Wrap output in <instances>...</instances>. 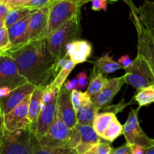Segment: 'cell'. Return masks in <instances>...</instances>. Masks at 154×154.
I'll return each mask as SVG.
<instances>
[{"label": "cell", "instance_id": "60d3db41", "mask_svg": "<svg viewBox=\"0 0 154 154\" xmlns=\"http://www.w3.org/2000/svg\"><path fill=\"white\" fill-rule=\"evenodd\" d=\"M65 88L67 89L69 91L72 92V91L76 89V86H77V79H74L72 80H66L65 82L64 85H63Z\"/></svg>", "mask_w": 154, "mask_h": 154}, {"label": "cell", "instance_id": "5bb4252c", "mask_svg": "<svg viewBox=\"0 0 154 154\" xmlns=\"http://www.w3.org/2000/svg\"><path fill=\"white\" fill-rule=\"evenodd\" d=\"M57 110L69 128H75L77 126L78 119L76 112L74 109L71 100V92L69 91L64 86H63L59 91L57 98Z\"/></svg>", "mask_w": 154, "mask_h": 154}, {"label": "cell", "instance_id": "7dc6e473", "mask_svg": "<svg viewBox=\"0 0 154 154\" xmlns=\"http://www.w3.org/2000/svg\"><path fill=\"white\" fill-rule=\"evenodd\" d=\"M0 2H1V3H3V4L7 5V3H8V0H0Z\"/></svg>", "mask_w": 154, "mask_h": 154}, {"label": "cell", "instance_id": "484cf974", "mask_svg": "<svg viewBox=\"0 0 154 154\" xmlns=\"http://www.w3.org/2000/svg\"><path fill=\"white\" fill-rule=\"evenodd\" d=\"M75 66H76V64L70 58L67 59L65 64L60 69V72H58L55 79L51 84V85L55 88L60 90L61 88L63 86V85H64L65 82L67 79L68 76L72 72V71L73 70Z\"/></svg>", "mask_w": 154, "mask_h": 154}, {"label": "cell", "instance_id": "bcb514c9", "mask_svg": "<svg viewBox=\"0 0 154 154\" xmlns=\"http://www.w3.org/2000/svg\"><path fill=\"white\" fill-rule=\"evenodd\" d=\"M145 154H154V144L149 148L146 149Z\"/></svg>", "mask_w": 154, "mask_h": 154}, {"label": "cell", "instance_id": "83f0119b", "mask_svg": "<svg viewBox=\"0 0 154 154\" xmlns=\"http://www.w3.org/2000/svg\"><path fill=\"white\" fill-rule=\"evenodd\" d=\"M123 131V125L120 123L117 119V117H114L112 122L108 127L106 131L102 136V138L107 141L112 143L118 137H120Z\"/></svg>", "mask_w": 154, "mask_h": 154}, {"label": "cell", "instance_id": "e0dca14e", "mask_svg": "<svg viewBox=\"0 0 154 154\" xmlns=\"http://www.w3.org/2000/svg\"><path fill=\"white\" fill-rule=\"evenodd\" d=\"M93 51L91 43L87 40L78 39L66 45V52L69 58L75 63L87 61Z\"/></svg>", "mask_w": 154, "mask_h": 154}, {"label": "cell", "instance_id": "f35d334b", "mask_svg": "<svg viewBox=\"0 0 154 154\" xmlns=\"http://www.w3.org/2000/svg\"><path fill=\"white\" fill-rule=\"evenodd\" d=\"M10 10L11 8L7 5L0 2V21H5V19Z\"/></svg>", "mask_w": 154, "mask_h": 154}, {"label": "cell", "instance_id": "b9f144b4", "mask_svg": "<svg viewBox=\"0 0 154 154\" xmlns=\"http://www.w3.org/2000/svg\"><path fill=\"white\" fill-rule=\"evenodd\" d=\"M4 130H5L4 113H3L1 103H0V140H1L2 137L3 133H4Z\"/></svg>", "mask_w": 154, "mask_h": 154}, {"label": "cell", "instance_id": "f1b7e54d", "mask_svg": "<svg viewBox=\"0 0 154 154\" xmlns=\"http://www.w3.org/2000/svg\"><path fill=\"white\" fill-rule=\"evenodd\" d=\"M71 100L75 112H78L81 107L92 102V97L87 91L83 92L81 91L75 90L71 92Z\"/></svg>", "mask_w": 154, "mask_h": 154}, {"label": "cell", "instance_id": "4316f807", "mask_svg": "<svg viewBox=\"0 0 154 154\" xmlns=\"http://www.w3.org/2000/svg\"><path fill=\"white\" fill-rule=\"evenodd\" d=\"M133 99L138 104V107H144L154 103V85L138 89Z\"/></svg>", "mask_w": 154, "mask_h": 154}, {"label": "cell", "instance_id": "836d02e7", "mask_svg": "<svg viewBox=\"0 0 154 154\" xmlns=\"http://www.w3.org/2000/svg\"><path fill=\"white\" fill-rule=\"evenodd\" d=\"M132 101H130V102L126 103L125 102L124 99L122 100L119 104H115V105H111V106H108V107H105V108L102 109V110L106 112H109V113H112L116 115V113H119V112H122L123 110V109L126 107V106L129 105L130 104H132Z\"/></svg>", "mask_w": 154, "mask_h": 154}, {"label": "cell", "instance_id": "4fadbf2b", "mask_svg": "<svg viewBox=\"0 0 154 154\" xmlns=\"http://www.w3.org/2000/svg\"><path fill=\"white\" fill-rule=\"evenodd\" d=\"M102 139L96 132L93 125H77L75 149L78 154H85L102 142Z\"/></svg>", "mask_w": 154, "mask_h": 154}, {"label": "cell", "instance_id": "52a82bcc", "mask_svg": "<svg viewBox=\"0 0 154 154\" xmlns=\"http://www.w3.org/2000/svg\"><path fill=\"white\" fill-rule=\"evenodd\" d=\"M126 70L128 84L138 89L154 85V75L148 60L143 55L137 54L136 57Z\"/></svg>", "mask_w": 154, "mask_h": 154}, {"label": "cell", "instance_id": "ba28073f", "mask_svg": "<svg viewBox=\"0 0 154 154\" xmlns=\"http://www.w3.org/2000/svg\"><path fill=\"white\" fill-rule=\"evenodd\" d=\"M138 109H132L129 112L127 120L123 125V134L126 139V143L130 146H141L144 149H147L154 144V139L150 138L146 134L144 130L140 126L138 121Z\"/></svg>", "mask_w": 154, "mask_h": 154}, {"label": "cell", "instance_id": "f907efd6", "mask_svg": "<svg viewBox=\"0 0 154 154\" xmlns=\"http://www.w3.org/2000/svg\"></svg>", "mask_w": 154, "mask_h": 154}, {"label": "cell", "instance_id": "7402d4cb", "mask_svg": "<svg viewBox=\"0 0 154 154\" xmlns=\"http://www.w3.org/2000/svg\"><path fill=\"white\" fill-rule=\"evenodd\" d=\"M99 111L93 101L90 104L81 107L76 113L78 125H93L95 117Z\"/></svg>", "mask_w": 154, "mask_h": 154}, {"label": "cell", "instance_id": "30bf717a", "mask_svg": "<svg viewBox=\"0 0 154 154\" xmlns=\"http://www.w3.org/2000/svg\"><path fill=\"white\" fill-rule=\"evenodd\" d=\"M31 95L27 96L20 104L10 113L4 115L5 128L8 131L30 128L31 122L29 119V105Z\"/></svg>", "mask_w": 154, "mask_h": 154}, {"label": "cell", "instance_id": "2e32d148", "mask_svg": "<svg viewBox=\"0 0 154 154\" xmlns=\"http://www.w3.org/2000/svg\"><path fill=\"white\" fill-rule=\"evenodd\" d=\"M34 12L28 14L25 18L21 19L20 21L17 22L16 24H14L8 29V30L11 44V48L10 49L18 48V47L22 46V45H25V44L29 42V24L32 15Z\"/></svg>", "mask_w": 154, "mask_h": 154}, {"label": "cell", "instance_id": "6da1fadb", "mask_svg": "<svg viewBox=\"0 0 154 154\" xmlns=\"http://www.w3.org/2000/svg\"><path fill=\"white\" fill-rule=\"evenodd\" d=\"M2 54L12 57L20 75L38 88L51 85L61 69L60 60L50 51L47 38H40Z\"/></svg>", "mask_w": 154, "mask_h": 154}, {"label": "cell", "instance_id": "d590c367", "mask_svg": "<svg viewBox=\"0 0 154 154\" xmlns=\"http://www.w3.org/2000/svg\"><path fill=\"white\" fill-rule=\"evenodd\" d=\"M110 0H92V9L96 11L107 10L108 2Z\"/></svg>", "mask_w": 154, "mask_h": 154}, {"label": "cell", "instance_id": "ac0fdd59", "mask_svg": "<svg viewBox=\"0 0 154 154\" xmlns=\"http://www.w3.org/2000/svg\"><path fill=\"white\" fill-rule=\"evenodd\" d=\"M49 6L35 11L32 15L28 28L29 42L37 40L41 37L48 21Z\"/></svg>", "mask_w": 154, "mask_h": 154}, {"label": "cell", "instance_id": "8992f818", "mask_svg": "<svg viewBox=\"0 0 154 154\" xmlns=\"http://www.w3.org/2000/svg\"><path fill=\"white\" fill-rule=\"evenodd\" d=\"M43 106L35 125L32 131L38 138L45 135L50 129L55 119L57 111V98L60 90L53 87L51 85L44 88Z\"/></svg>", "mask_w": 154, "mask_h": 154}, {"label": "cell", "instance_id": "5b68a950", "mask_svg": "<svg viewBox=\"0 0 154 154\" xmlns=\"http://www.w3.org/2000/svg\"><path fill=\"white\" fill-rule=\"evenodd\" d=\"M0 154H32L31 128L15 131L5 128L0 140Z\"/></svg>", "mask_w": 154, "mask_h": 154}, {"label": "cell", "instance_id": "7a4b0ae2", "mask_svg": "<svg viewBox=\"0 0 154 154\" xmlns=\"http://www.w3.org/2000/svg\"><path fill=\"white\" fill-rule=\"evenodd\" d=\"M81 12L74 15L66 24L47 38L50 51L60 60L67 56L66 45L81 36Z\"/></svg>", "mask_w": 154, "mask_h": 154}, {"label": "cell", "instance_id": "d4e9b609", "mask_svg": "<svg viewBox=\"0 0 154 154\" xmlns=\"http://www.w3.org/2000/svg\"><path fill=\"white\" fill-rule=\"evenodd\" d=\"M107 80H108V79L105 78L102 72L93 68L91 77H90V84L87 88V91L90 94L92 98L96 96L103 88Z\"/></svg>", "mask_w": 154, "mask_h": 154}, {"label": "cell", "instance_id": "9c48e42d", "mask_svg": "<svg viewBox=\"0 0 154 154\" xmlns=\"http://www.w3.org/2000/svg\"><path fill=\"white\" fill-rule=\"evenodd\" d=\"M26 83L28 82L20 75L13 58L0 54V88H7L12 91Z\"/></svg>", "mask_w": 154, "mask_h": 154}, {"label": "cell", "instance_id": "f546056e", "mask_svg": "<svg viewBox=\"0 0 154 154\" xmlns=\"http://www.w3.org/2000/svg\"><path fill=\"white\" fill-rule=\"evenodd\" d=\"M35 11H31L28 10V9L24 8H12L9 11L8 14L6 16L5 19V25L6 26L8 29L9 27H11L17 22L20 21L26 16H27L29 14L32 13V12Z\"/></svg>", "mask_w": 154, "mask_h": 154}, {"label": "cell", "instance_id": "ffe728a7", "mask_svg": "<svg viewBox=\"0 0 154 154\" xmlns=\"http://www.w3.org/2000/svg\"><path fill=\"white\" fill-rule=\"evenodd\" d=\"M44 96H45L44 88L36 87L31 95L29 105V119L31 122V126H30L31 129H32L35 125L39 114L42 111Z\"/></svg>", "mask_w": 154, "mask_h": 154}, {"label": "cell", "instance_id": "ee69618b", "mask_svg": "<svg viewBox=\"0 0 154 154\" xmlns=\"http://www.w3.org/2000/svg\"><path fill=\"white\" fill-rule=\"evenodd\" d=\"M123 1L125 2L129 6V8H131V12H132V13H136L137 7L134 5L133 0H123Z\"/></svg>", "mask_w": 154, "mask_h": 154}, {"label": "cell", "instance_id": "8d00e7d4", "mask_svg": "<svg viewBox=\"0 0 154 154\" xmlns=\"http://www.w3.org/2000/svg\"><path fill=\"white\" fill-rule=\"evenodd\" d=\"M111 154H132V146L126 143L120 147L113 149Z\"/></svg>", "mask_w": 154, "mask_h": 154}, {"label": "cell", "instance_id": "277c9868", "mask_svg": "<svg viewBox=\"0 0 154 154\" xmlns=\"http://www.w3.org/2000/svg\"><path fill=\"white\" fill-rule=\"evenodd\" d=\"M82 5L72 1L52 2L49 6L48 21L40 38H48L66 24L74 15L81 12ZM39 38V39H40Z\"/></svg>", "mask_w": 154, "mask_h": 154}, {"label": "cell", "instance_id": "74e56055", "mask_svg": "<svg viewBox=\"0 0 154 154\" xmlns=\"http://www.w3.org/2000/svg\"><path fill=\"white\" fill-rule=\"evenodd\" d=\"M30 0H8L7 3V5L11 9L20 8L21 7H23L24 5L26 4Z\"/></svg>", "mask_w": 154, "mask_h": 154}, {"label": "cell", "instance_id": "e575fe53", "mask_svg": "<svg viewBox=\"0 0 154 154\" xmlns=\"http://www.w3.org/2000/svg\"><path fill=\"white\" fill-rule=\"evenodd\" d=\"M77 79V90H82L84 89L88 85V79H87V75L85 71H82V72H79L78 75H76Z\"/></svg>", "mask_w": 154, "mask_h": 154}, {"label": "cell", "instance_id": "681fc988", "mask_svg": "<svg viewBox=\"0 0 154 154\" xmlns=\"http://www.w3.org/2000/svg\"><path fill=\"white\" fill-rule=\"evenodd\" d=\"M110 1H111V2H116V0H110Z\"/></svg>", "mask_w": 154, "mask_h": 154}, {"label": "cell", "instance_id": "8fae6325", "mask_svg": "<svg viewBox=\"0 0 154 154\" xmlns=\"http://www.w3.org/2000/svg\"><path fill=\"white\" fill-rule=\"evenodd\" d=\"M131 17L138 35V54L148 60L154 75V40L141 24L137 14L131 12Z\"/></svg>", "mask_w": 154, "mask_h": 154}, {"label": "cell", "instance_id": "7c38bea8", "mask_svg": "<svg viewBox=\"0 0 154 154\" xmlns=\"http://www.w3.org/2000/svg\"><path fill=\"white\" fill-rule=\"evenodd\" d=\"M126 82V75L108 79L102 91L97 95L92 98V101L98 110H102L108 107Z\"/></svg>", "mask_w": 154, "mask_h": 154}, {"label": "cell", "instance_id": "d6a6232c", "mask_svg": "<svg viewBox=\"0 0 154 154\" xmlns=\"http://www.w3.org/2000/svg\"><path fill=\"white\" fill-rule=\"evenodd\" d=\"M51 4V0H30L20 8L37 11L43 8L48 7Z\"/></svg>", "mask_w": 154, "mask_h": 154}, {"label": "cell", "instance_id": "603a6c76", "mask_svg": "<svg viewBox=\"0 0 154 154\" xmlns=\"http://www.w3.org/2000/svg\"><path fill=\"white\" fill-rule=\"evenodd\" d=\"M94 63L95 69L105 75L113 73L117 69H124L120 63L114 61L112 57L108 55V54H105L104 56L99 57L95 61Z\"/></svg>", "mask_w": 154, "mask_h": 154}, {"label": "cell", "instance_id": "d6986e66", "mask_svg": "<svg viewBox=\"0 0 154 154\" xmlns=\"http://www.w3.org/2000/svg\"><path fill=\"white\" fill-rule=\"evenodd\" d=\"M136 14L141 24L154 40V1L145 0L137 8Z\"/></svg>", "mask_w": 154, "mask_h": 154}, {"label": "cell", "instance_id": "44dd1931", "mask_svg": "<svg viewBox=\"0 0 154 154\" xmlns=\"http://www.w3.org/2000/svg\"><path fill=\"white\" fill-rule=\"evenodd\" d=\"M32 154H78L74 148H50L41 144L35 134L32 131Z\"/></svg>", "mask_w": 154, "mask_h": 154}, {"label": "cell", "instance_id": "f6af8a7d", "mask_svg": "<svg viewBox=\"0 0 154 154\" xmlns=\"http://www.w3.org/2000/svg\"><path fill=\"white\" fill-rule=\"evenodd\" d=\"M55 1H72V2H77V3H79V4L84 5L86 4V3L89 2H91L92 0H51V2Z\"/></svg>", "mask_w": 154, "mask_h": 154}, {"label": "cell", "instance_id": "3957f363", "mask_svg": "<svg viewBox=\"0 0 154 154\" xmlns=\"http://www.w3.org/2000/svg\"><path fill=\"white\" fill-rule=\"evenodd\" d=\"M76 127L69 128L57 110L55 119L50 129L45 135L38 139L41 144L46 147L75 149Z\"/></svg>", "mask_w": 154, "mask_h": 154}, {"label": "cell", "instance_id": "4dcf8cb0", "mask_svg": "<svg viewBox=\"0 0 154 154\" xmlns=\"http://www.w3.org/2000/svg\"><path fill=\"white\" fill-rule=\"evenodd\" d=\"M11 48L8 30L6 26L2 25L0 27V54L6 52Z\"/></svg>", "mask_w": 154, "mask_h": 154}, {"label": "cell", "instance_id": "9a60e30c", "mask_svg": "<svg viewBox=\"0 0 154 154\" xmlns=\"http://www.w3.org/2000/svg\"><path fill=\"white\" fill-rule=\"evenodd\" d=\"M35 88V86L28 82L12 90L6 96L0 98V103L4 115L10 113L27 96L32 95Z\"/></svg>", "mask_w": 154, "mask_h": 154}, {"label": "cell", "instance_id": "7bdbcfd3", "mask_svg": "<svg viewBox=\"0 0 154 154\" xmlns=\"http://www.w3.org/2000/svg\"><path fill=\"white\" fill-rule=\"evenodd\" d=\"M132 146V154H145L146 149L141 146Z\"/></svg>", "mask_w": 154, "mask_h": 154}, {"label": "cell", "instance_id": "cb8c5ba5", "mask_svg": "<svg viewBox=\"0 0 154 154\" xmlns=\"http://www.w3.org/2000/svg\"><path fill=\"white\" fill-rule=\"evenodd\" d=\"M115 114L109 112L98 113L93 121V127L96 132L102 137L111 122L115 117Z\"/></svg>", "mask_w": 154, "mask_h": 154}, {"label": "cell", "instance_id": "1f68e13d", "mask_svg": "<svg viewBox=\"0 0 154 154\" xmlns=\"http://www.w3.org/2000/svg\"><path fill=\"white\" fill-rule=\"evenodd\" d=\"M112 150L113 148L111 147L110 142L102 141L93 146L85 154H111Z\"/></svg>", "mask_w": 154, "mask_h": 154}, {"label": "cell", "instance_id": "ab89813d", "mask_svg": "<svg viewBox=\"0 0 154 154\" xmlns=\"http://www.w3.org/2000/svg\"><path fill=\"white\" fill-rule=\"evenodd\" d=\"M118 63H120L123 66L124 69L129 66L132 63V60L129 57V55H123L118 58Z\"/></svg>", "mask_w": 154, "mask_h": 154}, {"label": "cell", "instance_id": "c3c4849f", "mask_svg": "<svg viewBox=\"0 0 154 154\" xmlns=\"http://www.w3.org/2000/svg\"><path fill=\"white\" fill-rule=\"evenodd\" d=\"M4 24H5V22H4V21H0V27H1L2 26V25H4Z\"/></svg>", "mask_w": 154, "mask_h": 154}]
</instances>
